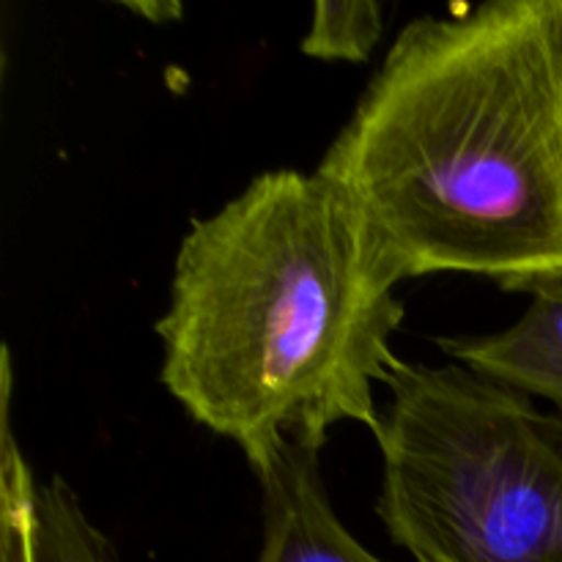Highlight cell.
<instances>
[{
    "label": "cell",
    "mask_w": 562,
    "mask_h": 562,
    "mask_svg": "<svg viewBox=\"0 0 562 562\" xmlns=\"http://www.w3.org/2000/svg\"><path fill=\"white\" fill-rule=\"evenodd\" d=\"M552 11H554V20H558V33L562 44V0H552Z\"/></svg>",
    "instance_id": "obj_9"
},
{
    "label": "cell",
    "mask_w": 562,
    "mask_h": 562,
    "mask_svg": "<svg viewBox=\"0 0 562 562\" xmlns=\"http://www.w3.org/2000/svg\"><path fill=\"white\" fill-rule=\"evenodd\" d=\"M373 434L376 516L417 562H562V417L467 366L406 362Z\"/></svg>",
    "instance_id": "obj_3"
},
{
    "label": "cell",
    "mask_w": 562,
    "mask_h": 562,
    "mask_svg": "<svg viewBox=\"0 0 562 562\" xmlns=\"http://www.w3.org/2000/svg\"><path fill=\"white\" fill-rule=\"evenodd\" d=\"M525 296L530 305L508 329L437 338V346L481 376L530 398H547L562 417V280Z\"/></svg>",
    "instance_id": "obj_5"
},
{
    "label": "cell",
    "mask_w": 562,
    "mask_h": 562,
    "mask_svg": "<svg viewBox=\"0 0 562 562\" xmlns=\"http://www.w3.org/2000/svg\"><path fill=\"white\" fill-rule=\"evenodd\" d=\"M382 33L384 16L376 0H318L300 49L318 60L366 64Z\"/></svg>",
    "instance_id": "obj_8"
},
{
    "label": "cell",
    "mask_w": 562,
    "mask_h": 562,
    "mask_svg": "<svg viewBox=\"0 0 562 562\" xmlns=\"http://www.w3.org/2000/svg\"><path fill=\"white\" fill-rule=\"evenodd\" d=\"M390 269L349 198L324 176L258 173L192 220L157 322L159 379L252 472L285 442L322 450L340 423L379 431L376 387L406 366Z\"/></svg>",
    "instance_id": "obj_2"
},
{
    "label": "cell",
    "mask_w": 562,
    "mask_h": 562,
    "mask_svg": "<svg viewBox=\"0 0 562 562\" xmlns=\"http://www.w3.org/2000/svg\"><path fill=\"white\" fill-rule=\"evenodd\" d=\"M322 450L285 442L256 472L263 494L258 562H384L338 519L324 483Z\"/></svg>",
    "instance_id": "obj_4"
},
{
    "label": "cell",
    "mask_w": 562,
    "mask_h": 562,
    "mask_svg": "<svg viewBox=\"0 0 562 562\" xmlns=\"http://www.w3.org/2000/svg\"><path fill=\"white\" fill-rule=\"evenodd\" d=\"M14 368L11 349L0 355V562H33L36 477L11 426Z\"/></svg>",
    "instance_id": "obj_6"
},
{
    "label": "cell",
    "mask_w": 562,
    "mask_h": 562,
    "mask_svg": "<svg viewBox=\"0 0 562 562\" xmlns=\"http://www.w3.org/2000/svg\"><path fill=\"white\" fill-rule=\"evenodd\" d=\"M33 562H119L110 538L88 519L60 475L36 486Z\"/></svg>",
    "instance_id": "obj_7"
},
{
    "label": "cell",
    "mask_w": 562,
    "mask_h": 562,
    "mask_svg": "<svg viewBox=\"0 0 562 562\" xmlns=\"http://www.w3.org/2000/svg\"><path fill=\"white\" fill-rule=\"evenodd\" d=\"M398 280H562V44L552 0H492L398 33L316 168Z\"/></svg>",
    "instance_id": "obj_1"
}]
</instances>
